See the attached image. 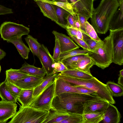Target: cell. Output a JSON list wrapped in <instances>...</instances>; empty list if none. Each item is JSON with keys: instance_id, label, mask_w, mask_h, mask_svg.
<instances>
[{"instance_id": "40", "label": "cell", "mask_w": 123, "mask_h": 123, "mask_svg": "<svg viewBox=\"0 0 123 123\" xmlns=\"http://www.w3.org/2000/svg\"><path fill=\"white\" fill-rule=\"evenodd\" d=\"M55 45L54 49L53 58L55 61H58L61 52L59 43L57 40L55 38Z\"/></svg>"}, {"instance_id": "6", "label": "cell", "mask_w": 123, "mask_h": 123, "mask_svg": "<svg viewBox=\"0 0 123 123\" xmlns=\"http://www.w3.org/2000/svg\"><path fill=\"white\" fill-rule=\"evenodd\" d=\"M55 91L54 80L49 84L38 95L34 98L26 106L49 111L54 97Z\"/></svg>"}, {"instance_id": "34", "label": "cell", "mask_w": 123, "mask_h": 123, "mask_svg": "<svg viewBox=\"0 0 123 123\" xmlns=\"http://www.w3.org/2000/svg\"><path fill=\"white\" fill-rule=\"evenodd\" d=\"M82 115L70 113L69 116L61 122L60 123H84Z\"/></svg>"}, {"instance_id": "47", "label": "cell", "mask_w": 123, "mask_h": 123, "mask_svg": "<svg viewBox=\"0 0 123 123\" xmlns=\"http://www.w3.org/2000/svg\"><path fill=\"white\" fill-rule=\"evenodd\" d=\"M118 84L123 86V69L120 71L119 77L118 80Z\"/></svg>"}, {"instance_id": "42", "label": "cell", "mask_w": 123, "mask_h": 123, "mask_svg": "<svg viewBox=\"0 0 123 123\" xmlns=\"http://www.w3.org/2000/svg\"><path fill=\"white\" fill-rule=\"evenodd\" d=\"M75 86L78 93L91 94L96 96L95 92L91 89L81 86Z\"/></svg>"}, {"instance_id": "39", "label": "cell", "mask_w": 123, "mask_h": 123, "mask_svg": "<svg viewBox=\"0 0 123 123\" xmlns=\"http://www.w3.org/2000/svg\"><path fill=\"white\" fill-rule=\"evenodd\" d=\"M78 17L80 24L81 30L82 33L85 34L86 25V22L90 18L89 17L81 15H77Z\"/></svg>"}, {"instance_id": "25", "label": "cell", "mask_w": 123, "mask_h": 123, "mask_svg": "<svg viewBox=\"0 0 123 123\" xmlns=\"http://www.w3.org/2000/svg\"><path fill=\"white\" fill-rule=\"evenodd\" d=\"M105 111L101 112L83 114L82 115L84 119V123L101 122L104 118Z\"/></svg>"}, {"instance_id": "13", "label": "cell", "mask_w": 123, "mask_h": 123, "mask_svg": "<svg viewBox=\"0 0 123 123\" xmlns=\"http://www.w3.org/2000/svg\"><path fill=\"white\" fill-rule=\"evenodd\" d=\"M44 77L29 75L12 84L21 89H34L42 83Z\"/></svg>"}, {"instance_id": "12", "label": "cell", "mask_w": 123, "mask_h": 123, "mask_svg": "<svg viewBox=\"0 0 123 123\" xmlns=\"http://www.w3.org/2000/svg\"><path fill=\"white\" fill-rule=\"evenodd\" d=\"M17 105L16 103L0 101V123H5L16 113Z\"/></svg>"}, {"instance_id": "14", "label": "cell", "mask_w": 123, "mask_h": 123, "mask_svg": "<svg viewBox=\"0 0 123 123\" xmlns=\"http://www.w3.org/2000/svg\"><path fill=\"white\" fill-rule=\"evenodd\" d=\"M52 32L59 43L61 53L67 52L79 48V46L65 34L55 31Z\"/></svg>"}, {"instance_id": "4", "label": "cell", "mask_w": 123, "mask_h": 123, "mask_svg": "<svg viewBox=\"0 0 123 123\" xmlns=\"http://www.w3.org/2000/svg\"><path fill=\"white\" fill-rule=\"evenodd\" d=\"M95 65L102 69L108 67L113 62L112 40L110 35L105 38L103 43L93 52L87 53Z\"/></svg>"}, {"instance_id": "23", "label": "cell", "mask_w": 123, "mask_h": 123, "mask_svg": "<svg viewBox=\"0 0 123 123\" xmlns=\"http://www.w3.org/2000/svg\"><path fill=\"white\" fill-rule=\"evenodd\" d=\"M6 81L12 83L24 77L30 75L26 73L19 69L11 68L6 71Z\"/></svg>"}, {"instance_id": "51", "label": "cell", "mask_w": 123, "mask_h": 123, "mask_svg": "<svg viewBox=\"0 0 123 123\" xmlns=\"http://www.w3.org/2000/svg\"><path fill=\"white\" fill-rule=\"evenodd\" d=\"M52 1L55 2L70 3L69 0H51Z\"/></svg>"}, {"instance_id": "30", "label": "cell", "mask_w": 123, "mask_h": 123, "mask_svg": "<svg viewBox=\"0 0 123 123\" xmlns=\"http://www.w3.org/2000/svg\"><path fill=\"white\" fill-rule=\"evenodd\" d=\"M6 82L5 80L0 83V97L2 101L16 103L17 100L7 89Z\"/></svg>"}, {"instance_id": "41", "label": "cell", "mask_w": 123, "mask_h": 123, "mask_svg": "<svg viewBox=\"0 0 123 123\" xmlns=\"http://www.w3.org/2000/svg\"><path fill=\"white\" fill-rule=\"evenodd\" d=\"M70 36L73 40L81 47L83 49L91 51L87 44L83 40L78 39L76 37L74 36Z\"/></svg>"}, {"instance_id": "31", "label": "cell", "mask_w": 123, "mask_h": 123, "mask_svg": "<svg viewBox=\"0 0 123 123\" xmlns=\"http://www.w3.org/2000/svg\"><path fill=\"white\" fill-rule=\"evenodd\" d=\"M112 96L119 97L123 95V86L113 82L109 81L106 84Z\"/></svg>"}, {"instance_id": "52", "label": "cell", "mask_w": 123, "mask_h": 123, "mask_svg": "<svg viewBox=\"0 0 123 123\" xmlns=\"http://www.w3.org/2000/svg\"><path fill=\"white\" fill-rule=\"evenodd\" d=\"M1 70V66L0 65V72Z\"/></svg>"}, {"instance_id": "53", "label": "cell", "mask_w": 123, "mask_h": 123, "mask_svg": "<svg viewBox=\"0 0 123 123\" xmlns=\"http://www.w3.org/2000/svg\"><path fill=\"white\" fill-rule=\"evenodd\" d=\"M121 0H118V2H119Z\"/></svg>"}, {"instance_id": "9", "label": "cell", "mask_w": 123, "mask_h": 123, "mask_svg": "<svg viewBox=\"0 0 123 123\" xmlns=\"http://www.w3.org/2000/svg\"><path fill=\"white\" fill-rule=\"evenodd\" d=\"M39 59L43 67L45 70L47 76L56 72L55 70L56 62L50 54L47 47L41 44L39 50Z\"/></svg>"}, {"instance_id": "3", "label": "cell", "mask_w": 123, "mask_h": 123, "mask_svg": "<svg viewBox=\"0 0 123 123\" xmlns=\"http://www.w3.org/2000/svg\"><path fill=\"white\" fill-rule=\"evenodd\" d=\"M62 79L74 86H81L91 89L95 92V95L105 100L110 103L114 104L116 102L108 89L106 84L93 77L90 79L74 78L58 74L56 77Z\"/></svg>"}, {"instance_id": "32", "label": "cell", "mask_w": 123, "mask_h": 123, "mask_svg": "<svg viewBox=\"0 0 123 123\" xmlns=\"http://www.w3.org/2000/svg\"><path fill=\"white\" fill-rule=\"evenodd\" d=\"M89 51L76 49L67 52L61 53L58 61L61 62L63 60L73 56L87 53Z\"/></svg>"}, {"instance_id": "15", "label": "cell", "mask_w": 123, "mask_h": 123, "mask_svg": "<svg viewBox=\"0 0 123 123\" xmlns=\"http://www.w3.org/2000/svg\"><path fill=\"white\" fill-rule=\"evenodd\" d=\"M54 80L55 91L54 97L63 93H78L75 86L72 85L65 80L56 77Z\"/></svg>"}, {"instance_id": "37", "label": "cell", "mask_w": 123, "mask_h": 123, "mask_svg": "<svg viewBox=\"0 0 123 123\" xmlns=\"http://www.w3.org/2000/svg\"><path fill=\"white\" fill-rule=\"evenodd\" d=\"M83 40L87 44L92 52L98 47L101 45L103 43V41L99 42L92 39L87 35L82 33Z\"/></svg>"}, {"instance_id": "35", "label": "cell", "mask_w": 123, "mask_h": 123, "mask_svg": "<svg viewBox=\"0 0 123 123\" xmlns=\"http://www.w3.org/2000/svg\"><path fill=\"white\" fill-rule=\"evenodd\" d=\"M88 56V55L87 53L69 57L63 60L61 62L68 69L73 63Z\"/></svg>"}, {"instance_id": "16", "label": "cell", "mask_w": 123, "mask_h": 123, "mask_svg": "<svg viewBox=\"0 0 123 123\" xmlns=\"http://www.w3.org/2000/svg\"><path fill=\"white\" fill-rule=\"evenodd\" d=\"M119 3V6L110 23L109 30H114L123 28V0H121Z\"/></svg>"}, {"instance_id": "17", "label": "cell", "mask_w": 123, "mask_h": 123, "mask_svg": "<svg viewBox=\"0 0 123 123\" xmlns=\"http://www.w3.org/2000/svg\"><path fill=\"white\" fill-rule=\"evenodd\" d=\"M121 114L117 108L110 103L105 111L104 118L101 122L119 123L121 121Z\"/></svg>"}, {"instance_id": "20", "label": "cell", "mask_w": 123, "mask_h": 123, "mask_svg": "<svg viewBox=\"0 0 123 123\" xmlns=\"http://www.w3.org/2000/svg\"><path fill=\"white\" fill-rule=\"evenodd\" d=\"M70 113L50 110L49 114L43 123H60L68 117Z\"/></svg>"}, {"instance_id": "29", "label": "cell", "mask_w": 123, "mask_h": 123, "mask_svg": "<svg viewBox=\"0 0 123 123\" xmlns=\"http://www.w3.org/2000/svg\"><path fill=\"white\" fill-rule=\"evenodd\" d=\"M57 72L49 76L44 77L42 83L33 89V97L34 98L38 95L50 82L54 80L58 74Z\"/></svg>"}, {"instance_id": "54", "label": "cell", "mask_w": 123, "mask_h": 123, "mask_svg": "<svg viewBox=\"0 0 123 123\" xmlns=\"http://www.w3.org/2000/svg\"><path fill=\"white\" fill-rule=\"evenodd\" d=\"M92 0L94 1H95V0Z\"/></svg>"}, {"instance_id": "28", "label": "cell", "mask_w": 123, "mask_h": 123, "mask_svg": "<svg viewBox=\"0 0 123 123\" xmlns=\"http://www.w3.org/2000/svg\"><path fill=\"white\" fill-rule=\"evenodd\" d=\"M25 39L33 55L39 58V49L41 44L38 42L37 39L30 35H28Z\"/></svg>"}, {"instance_id": "27", "label": "cell", "mask_w": 123, "mask_h": 123, "mask_svg": "<svg viewBox=\"0 0 123 123\" xmlns=\"http://www.w3.org/2000/svg\"><path fill=\"white\" fill-rule=\"evenodd\" d=\"M59 74L71 77L83 79H90L93 77L90 75L77 69H68L60 72Z\"/></svg>"}, {"instance_id": "44", "label": "cell", "mask_w": 123, "mask_h": 123, "mask_svg": "<svg viewBox=\"0 0 123 123\" xmlns=\"http://www.w3.org/2000/svg\"><path fill=\"white\" fill-rule=\"evenodd\" d=\"M66 29L70 36H73L76 37L78 29L76 28L70 26L68 27Z\"/></svg>"}, {"instance_id": "22", "label": "cell", "mask_w": 123, "mask_h": 123, "mask_svg": "<svg viewBox=\"0 0 123 123\" xmlns=\"http://www.w3.org/2000/svg\"><path fill=\"white\" fill-rule=\"evenodd\" d=\"M7 42L13 44L23 59H27L28 58L30 50L29 48L27 47L23 43L22 40V37L7 41Z\"/></svg>"}, {"instance_id": "10", "label": "cell", "mask_w": 123, "mask_h": 123, "mask_svg": "<svg viewBox=\"0 0 123 123\" xmlns=\"http://www.w3.org/2000/svg\"><path fill=\"white\" fill-rule=\"evenodd\" d=\"M77 15L92 17L94 8L92 0H69Z\"/></svg>"}, {"instance_id": "19", "label": "cell", "mask_w": 123, "mask_h": 123, "mask_svg": "<svg viewBox=\"0 0 123 123\" xmlns=\"http://www.w3.org/2000/svg\"><path fill=\"white\" fill-rule=\"evenodd\" d=\"M94 65V63L88 56L80 60L73 63L68 69H77L91 75L90 69Z\"/></svg>"}, {"instance_id": "24", "label": "cell", "mask_w": 123, "mask_h": 123, "mask_svg": "<svg viewBox=\"0 0 123 123\" xmlns=\"http://www.w3.org/2000/svg\"><path fill=\"white\" fill-rule=\"evenodd\" d=\"M30 75L44 77L46 73L44 69L42 67L38 68L33 65H30L26 62L22 65L21 67L19 69Z\"/></svg>"}, {"instance_id": "1", "label": "cell", "mask_w": 123, "mask_h": 123, "mask_svg": "<svg viewBox=\"0 0 123 123\" xmlns=\"http://www.w3.org/2000/svg\"><path fill=\"white\" fill-rule=\"evenodd\" d=\"M99 98L91 94L62 93L54 97L50 110L82 115L84 103L88 100Z\"/></svg>"}, {"instance_id": "2", "label": "cell", "mask_w": 123, "mask_h": 123, "mask_svg": "<svg viewBox=\"0 0 123 123\" xmlns=\"http://www.w3.org/2000/svg\"><path fill=\"white\" fill-rule=\"evenodd\" d=\"M119 6L118 0H101L94 9L91 18V25L96 32L105 34L110 21Z\"/></svg>"}, {"instance_id": "38", "label": "cell", "mask_w": 123, "mask_h": 123, "mask_svg": "<svg viewBox=\"0 0 123 123\" xmlns=\"http://www.w3.org/2000/svg\"><path fill=\"white\" fill-rule=\"evenodd\" d=\"M6 83L7 89L17 100L22 89L10 82H7L6 79Z\"/></svg>"}, {"instance_id": "48", "label": "cell", "mask_w": 123, "mask_h": 123, "mask_svg": "<svg viewBox=\"0 0 123 123\" xmlns=\"http://www.w3.org/2000/svg\"><path fill=\"white\" fill-rule=\"evenodd\" d=\"M74 16L75 19V28L79 30H81L80 24L77 15V14H76Z\"/></svg>"}, {"instance_id": "43", "label": "cell", "mask_w": 123, "mask_h": 123, "mask_svg": "<svg viewBox=\"0 0 123 123\" xmlns=\"http://www.w3.org/2000/svg\"><path fill=\"white\" fill-rule=\"evenodd\" d=\"M55 70L56 72H61L68 70L66 67L61 62L55 61Z\"/></svg>"}, {"instance_id": "46", "label": "cell", "mask_w": 123, "mask_h": 123, "mask_svg": "<svg viewBox=\"0 0 123 123\" xmlns=\"http://www.w3.org/2000/svg\"><path fill=\"white\" fill-rule=\"evenodd\" d=\"M68 24L69 26L75 28V21L74 16L70 14L67 18Z\"/></svg>"}, {"instance_id": "21", "label": "cell", "mask_w": 123, "mask_h": 123, "mask_svg": "<svg viewBox=\"0 0 123 123\" xmlns=\"http://www.w3.org/2000/svg\"><path fill=\"white\" fill-rule=\"evenodd\" d=\"M53 5L57 18V21L56 23L62 28L66 29L69 26L67 18L68 16L71 14L64 9Z\"/></svg>"}, {"instance_id": "33", "label": "cell", "mask_w": 123, "mask_h": 123, "mask_svg": "<svg viewBox=\"0 0 123 123\" xmlns=\"http://www.w3.org/2000/svg\"><path fill=\"white\" fill-rule=\"evenodd\" d=\"M56 5L66 10L73 16L76 14L74 12L72 6L70 3L55 2L49 0H39Z\"/></svg>"}, {"instance_id": "18", "label": "cell", "mask_w": 123, "mask_h": 123, "mask_svg": "<svg viewBox=\"0 0 123 123\" xmlns=\"http://www.w3.org/2000/svg\"><path fill=\"white\" fill-rule=\"evenodd\" d=\"M40 9L44 16L55 23L57 21L55 11L53 4L39 0H33Z\"/></svg>"}, {"instance_id": "11", "label": "cell", "mask_w": 123, "mask_h": 123, "mask_svg": "<svg viewBox=\"0 0 123 123\" xmlns=\"http://www.w3.org/2000/svg\"><path fill=\"white\" fill-rule=\"evenodd\" d=\"M109 104L100 98L88 100L83 104V114L105 111Z\"/></svg>"}, {"instance_id": "5", "label": "cell", "mask_w": 123, "mask_h": 123, "mask_svg": "<svg viewBox=\"0 0 123 123\" xmlns=\"http://www.w3.org/2000/svg\"><path fill=\"white\" fill-rule=\"evenodd\" d=\"M49 111L20 105L9 123H43Z\"/></svg>"}, {"instance_id": "36", "label": "cell", "mask_w": 123, "mask_h": 123, "mask_svg": "<svg viewBox=\"0 0 123 123\" xmlns=\"http://www.w3.org/2000/svg\"><path fill=\"white\" fill-rule=\"evenodd\" d=\"M85 30L86 33L85 34L92 39L99 42L103 41L98 37L93 27L87 21L86 23Z\"/></svg>"}, {"instance_id": "7", "label": "cell", "mask_w": 123, "mask_h": 123, "mask_svg": "<svg viewBox=\"0 0 123 123\" xmlns=\"http://www.w3.org/2000/svg\"><path fill=\"white\" fill-rule=\"evenodd\" d=\"M30 32L29 28L23 25L10 21L4 22L0 27L1 37L7 41L28 35Z\"/></svg>"}, {"instance_id": "45", "label": "cell", "mask_w": 123, "mask_h": 123, "mask_svg": "<svg viewBox=\"0 0 123 123\" xmlns=\"http://www.w3.org/2000/svg\"><path fill=\"white\" fill-rule=\"evenodd\" d=\"M13 13V11L11 9L7 8L0 5V15Z\"/></svg>"}, {"instance_id": "50", "label": "cell", "mask_w": 123, "mask_h": 123, "mask_svg": "<svg viewBox=\"0 0 123 123\" xmlns=\"http://www.w3.org/2000/svg\"><path fill=\"white\" fill-rule=\"evenodd\" d=\"M6 55V52L3 50L0 49V60L4 58Z\"/></svg>"}, {"instance_id": "49", "label": "cell", "mask_w": 123, "mask_h": 123, "mask_svg": "<svg viewBox=\"0 0 123 123\" xmlns=\"http://www.w3.org/2000/svg\"><path fill=\"white\" fill-rule=\"evenodd\" d=\"M78 39L83 40L82 33L80 30H78L76 37Z\"/></svg>"}, {"instance_id": "26", "label": "cell", "mask_w": 123, "mask_h": 123, "mask_svg": "<svg viewBox=\"0 0 123 123\" xmlns=\"http://www.w3.org/2000/svg\"><path fill=\"white\" fill-rule=\"evenodd\" d=\"M33 89H22L17 98V100L24 107L28 105L33 99Z\"/></svg>"}, {"instance_id": "8", "label": "cell", "mask_w": 123, "mask_h": 123, "mask_svg": "<svg viewBox=\"0 0 123 123\" xmlns=\"http://www.w3.org/2000/svg\"><path fill=\"white\" fill-rule=\"evenodd\" d=\"M112 43L113 62L121 66L123 64V28L109 30Z\"/></svg>"}]
</instances>
